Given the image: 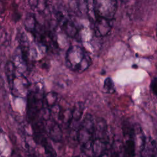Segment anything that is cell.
Masks as SVG:
<instances>
[{
    "mask_svg": "<svg viewBox=\"0 0 157 157\" xmlns=\"http://www.w3.org/2000/svg\"><path fill=\"white\" fill-rule=\"evenodd\" d=\"M150 87L153 94L157 98V77L151 79Z\"/></svg>",
    "mask_w": 157,
    "mask_h": 157,
    "instance_id": "cell-12",
    "label": "cell"
},
{
    "mask_svg": "<svg viewBox=\"0 0 157 157\" xmlns=\"http://www.w3.org/2000/svg\"><path fill=\"white\" fill-rule=\"evenodd\" d=\"M4 91V82L3 78L0 75V95L3 93V91Z\"/></svg>",
    "mask_w": 157,
    "mask_h": 157,
    "instance_id": "cell-13",
    "label": "cell"
},
{
    "mask_svg": "<svg viewBox=\"0 0 157 157\" xmlns=\"http://www.w3.org/2000/svg\"><path fill=\"white\" fill-rule=\"evenodd\" d=\"M93 22L94 33L98 37L107 36L110 33L113 26V20L98 17Z\"/></svg>",
    "mask_w": 157,
    "mask_h": 157,
    "instance_id": "cell-4",
    "label": "cell"
},
{
    "mask_svg": "<svg viewBox=\"0 0 157 157\" xmlns=\"http://www.w3.org/2000/svg\"><path fill=\"white\" fill-rule=\"evenodd\" d=\"M18 72L12 61H8L5 66V74L9 88L12 86Z\"/></svg>",
    "mask_w": 157,
    "mask_h": 157,
    "instance_id": "cell-6",
    "label": "cell"
},
{
    "mask_svg": "<svg viewBox=\"0 0 157 157\" xmlns=\"http://www.w3.org/2000/svg\"><path fill=\"white\" fill-rule=\"evenodd\" d=\"M43 147H44L47 157H56V153L55 151L54 150L53 147L48 143V142L45 143L43 145Z\"/></svg>",
    "mask_w": 157,
    "mask_h": 157,
    "instance_id": "cell-11",
    "label": "cell"
},
{
    "mask_svg": "<svg viewBox=\"0 0 157 157\" xmlns=\"http://www.w3.org/2000/svg\"><path fill=\"white\" fill-rule=\"evenodd\" d=\"M29 85V83L27 78L23 75V74L20 73L19 74H17L12 86L9 88L13 96H20L25 94Z\"/></svg>",
    "mask_w": 157,
    "mask_h": 157,
    "instance_id": "cell-5",
    "label": "cell"
},
{
    "mask_svg": "<svg viewBox=\"0 0 157 157\" xmlns=\"http://www.w3.org/2000/svg\"><path fill=\"white\" fill-rule=\"evenodd\" d=\"M44 97L38 91H32L27 95L26 117L29 122L33 123L40 115L44 106Z\"/></svg>",
    "mask_w": 157,
    "mask_h": 157,
    "instance_id": "cell-2",
    "label": "cell"
},
{
    "mask_svg": "<svg viewBox=\"0 0 157 157\" xmlns=\"http://www.w3.org/2000/svg\"><path fill=\"white\" fill-rule=\"evenodd\" d=\"M84 109H85V106L82 102L75 103L73 108L71 109L72 121V120L75 121H79L82 118Z\"/></svg>",
    "mask_w": 157,
    "mask_h": 157,
    "instance_id": "cell-8",
    "label": "cell"
},
{
    "mask_svg": "<svg viewBox=\"0 0 157 157\" xmlns=\"http://www.w3.org/2000/svg\"><path fill=\"white\" fill-rule=\"evenodd\" d=\"M156 36L157 37V23H156Z\"/></svg>",
    "mask_w": 157,
    "mask_h": 157,
    "instance_id": "cell-14",
    "label": "cell"
},
{
    "mask_svg": "<svg viewBox=\"0 0 157 157\" xmlns=\"http://www.w3.org/2000/svg\"><path fill=\"white\" fill-rule=\"evenodd\" d=\"M65 62L67 68L72 71L82 73L91 65L92 59L83 47L78 45H72L66 51Z\"/></svg>",
    "mask_w": 157,
    "mask_h": 157,
    "instance_id": "cell-1",
    "label": "cell"
},
{
    "mask_svg": "<svg viewBox=\"0 0 157 157\" xmlns=\"http://www.w3.org/2000/svg\"><path fill=\"white\" fill-rule=\"evenodd\" d=\"M117 8L118 4L117 1H93V10L95 19L99 17L108 20H113L116 13Z\"/></svg>",
    "mask_w": 157,
    "mask_h": 157,
    "instance_id": "cell-3",
    "label": "cell"
},
{
    "mask_svg": "<svg viewBox=\"0 0 157 157\" xmlns=\"http://www.w3.org/2000/svg\"><path fill=\"white\" fill-rule=\"evenodd\" d=\"M25 26L27 30L33 34L36 31L39 26V25H37V20L33 14H29V15L26 16L25 20Z\"/></svg>",
    "mask_w": 157,
    "mask_h": 157,
    "instance_id": "cell-7",
    "label": "cell"
},
{
    "mask_svg": "<svg viewBox=\"0 0 157 157\" xmlns=\"http://www.w3.org/2000/svg\"><path fill=\"white\" fill-rule=\"evenodd\" d=\"M57 94L54 92H49L44 97V106L51 110L54 106L56 105L57 102Z\"/></svg>",
    "mask_w": 157,
    "mask_h": 157,
    "instance_id": "cell-9",
    "label": "cell"
},
{
    "mask_svg": "<svg viewBox=\"0 0 157 157\" xmlns=\"http://www.w3.org/2000/svg\"><path fill=\"white\" fill-rule=\"evenodd\" d=\"M103 91L108 94H112L115 92V87L113 81L110 77H107L104 82Z\"/></svg>",
    "mask_w": 157,
    "mask_h": 157,
    "instance_id": "cell-10",
    "label": "cell"
}]
</instances>
